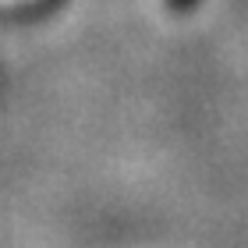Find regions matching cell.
Instances as JSON below:
<instances>
[{
	"mask_svg": "<svg viewBox=\"0 0 248 248\" xmlns=\"http://www.w3.org/2000/svg\"><path fill=\"white\" fill-rule=\"evenodd\" d=\"M21 4H25V7L32 11V7H36V4H39V0H21ZM7 7H11V11H15V7H18V0H7Z\"/></svg>",
	"mask_w": 248,
	"mask_h": 248,
	"instance_id": "cell-1",
	"label": "cell"
}]
</instances>
